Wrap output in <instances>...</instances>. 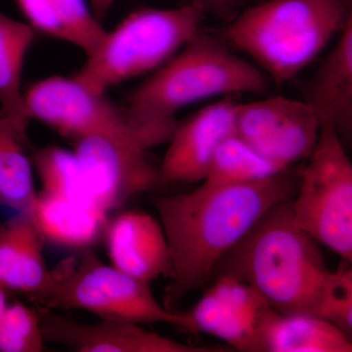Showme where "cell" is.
<instances>
[{"label":"cell","instance_id":"1","mask_svg":"<svg viewBox=\"0 0 352 352\" xmlns=\"http://www.w3.org/2000/svg\"><path fill=\"white\" fill-rule=\"evenodd\" d=\"M291 168L261 182L201 184L188 193L153 199L173 265L163 298L166 309L177 311L191 292L214 277L219 261L270 208L295 196L298 175Z\"/></svg>","mask_w":352,"mask_h":352},{"label":"cell","instance_id":"2","mask_svg":"<svg viewBox=\"0 0 352 352\" xmlns=\"http://www.w3.org/2000/svg\"><path fill=\"white\" fill-rule=\"evenodd\" d=\"M291 200L270 208L219 261L214 274L245 282L280 314L318 316L330 270L316 241L294 221Z\"/></svg>","mask_w":352,"mask_h":352},{"label":"cell","instance_id":"10","mask_svg":"<svg viewBox=\"0 0 352 352\" xmlns=\"http://www.w3.org/2000/svg\"><path fill=\"white\" fill-rule=\"evenodd\" d=\"M320 129L305 100L275 96L236 108L235 133L282 170L309 157Z\"/></svg>","mask_w":352,"mask_h":352},{"label":"cell","instance_id":"16","mask_svg":"<svg viewBox=\"0 0 352 352\" xmlns=\"http://www.w3.org/2000/svg\"><path fill=\"white\" fill-rule=\"evenodd\" d=\"M303 100L314 109L321 126H333L342 142L349 141L352 131V19L312 76Z\"/></svg>","mask_w":352,"mask_h":352},{"label":"cell","instance_id":"18","mask_svg":"<svg viewBox=\"0 0 352 352\" xmlns=\"http://www.w3.org/2000/svg\"><path fill=\"white\" fill-rule=\"evenodd\" d=\"M27 23L46 36L91 54L107 30L85 0H16Z\"/></svg>","mask_w":352,"mask_h":352},{"label":"cell","instance_id":"12","mask_svg":"<svg viewBox=\"0 0 352 352\" xmlns=\"http://www.w3.org/2000/svg\"><path fill=\"white\" fill-rule=\"evenodd\" d=\"M268 307L251 286L220 275L186 314L194 333L214 336L239 351L259 352V325Z\"/></svg>","mask_w":352,"mask_h":352},{"label":"cell","instance_id":"13","mask_svg":"<svg viewBox=\"0 0 352 352\" xmlns=\"http://www.w3.org/2000/svg\"><path fill=\"white\" fill-rule=\"evenodd\" d=\"M237 104L215 102L178 122L159 166L162 184L203 182L220 143L235 133Z\"/></svg>","mask_w":352,"mask_h":352},{"label":"cell","instance_id":"8","mask_svg":"<svg viewBox=\"0 0 352 352\" xmlns=\"http://www.w3.org/2000/svg\"><path fill=\"white\" fill-rule=\"evenodd\" d=\"M168 141L166 134L147 127L74 140L73 152L96 207L107 214L162 184L159 166L149 151Z\"/></svg>","mask_w":352,"mask_h":352},{"label":"cell","instance_id":"9","mask_svg":"<svg viewBox=\"0 0 352 352\" xmlns=\"http://www.w3.org/2000/svg\"><path fill=\"white\" fill-rule=\"evenodd\" d=\"M24 102L30 120L73 141L89 134L149 127L135 122L126 107L113 104L106 94L90 89L74 76H50L34 83L24 92Z\"/></svg>","mask_w":352,"mask_h":352},{"label":"cell","instance_id":"22","mask_svg":"<svg viewBox=\"0 0 352 352\" xmlns=\"http://www.w3.org/2000/svg\"><path fill=\"white\" fill-rule=\"evenodd\" d=\"M32 166L43 185L41 193L100 210L92 200L82 168L73 151L56 146L44 147L34 155Z\"/></svg>","mask_w":352,"mask_h":352},{"label":"cell","instance_id":"14","mask_svg":"<svg viewBox=\"0 0 352 352\" xmlns=\"http://www.w3.org/2000/svg\"><path fill=\"white\" fill-rule=\"evenodd\" d=\"M111 264L129 276L151 283L170 278L173 265L161 222L142 210H124L103 233Z\"/></svg>","mask_w":352,"mask_h":352},{"label":"cell","instance_id":"24","mask_svg":"<svg viewBox=\"0 0 352 352\" xmlns=\"http://www.w3.org/2000/svg\"><path fill=\"white\" fill-rule=\"evenodd\" d=\"M44 342L38 311L18 300L9 302L0 324V352H41Z\"/></svg>","mask_w":352,"mask_h":352},{"label":"cell","instance_id":"20","mask_svg":"<svg viewBox=\"0 0 352 352\" xmlns=\"http://www.w3.org/2000/svg\"><path fill=\"white\" fill-rule=\"evenodd\" d=\"M36 32L29 23L0 12V116L24 129L31 120L25 109L23 69Z\"/></svg>","mask_w":352,"mask_h":352},{"label":"cell","instance_id":"7","mask_svg":"<svg viewBox=\"0 0 352 352\" xmlns=\"http://www.w3.org/2000/svg\"><path fill=\"white\" fill-rule=\"evenodd\" d=\"M307 159L298 170V188L291 200L294 221L342 261L351 263L352 164L333 126H321Z\"/></svg>","mask_w":352,"mask_h":352},{"label":"cell","instance_id":"29","mask_svg":"<svg viewBox=\"0 0 352 352\" xmlns=\"http://www.w3.org/2000/svg\"><path fill=\"white\" fill-rule=\"evenodd\" d=\"M8 296L9 292L0 287V324H1L2 319H3L4 314H6V308L9 305Z\"/></svg>","mask_w":352,"mask_h":352},{"label":"cell","instance_id":"5","mask_svg":"<svg viewBox=\"0 0 352 352\" xmlns=\"http://www.w3.org/2000/svg\"><path fill=\"white\" fill-rule=\"evenodd\" d=\"M205 10L196 2L175 8H143L126 16L74 75L100 94L144 75L175 56L197 32Z\"/></svg>","mask_w":352,"mask_h":352},{"label":"cell","instance_id":"3","mask_svg":"<svg viewBox=\"0 0 352 352\" xmlns=\"http://www.w3.org/2000/svg\"><path fill=\"white\" fill-rule=\"evenodd\" d=\"M268 80L224 39L201 29L132 92L126 109L139 124L173 133L180 109L219 95L264 94Z\"/></svg>","mask_w":352,"mask_h":352},{"label":"cell","instance_id":"28","mask_svg":"<svg viewBox=\"0 0 352 352\" xmlns=\"http://www.w3.org/2000/svg\"><path fill=\"white\" fill-rule=\"evenodd\" d=\"M11 124H13L11 120L6 119V118L0 116V166H1V153L2 149H3L4 140H6L7 131H8Z\"/></svg>","mask_w":352,"mask_h":352},{"label":"cell","instance_id":"27","mask_svg":"<svg viewBox=\"0 0 352 352\" xmlns=\"http://www.w3.org/2000/svg\"><path fill=\"white\" fill-rule=\"evenodd\" d=\"M116 1L117 0H89L90 8H91L95 17L100 21Z\"/></svg>","mask_w":352,"mask_h":352},{"label":"cell","instance_id":"19","mask_svg":"<svg viewBox=\"0 0 352 352\" xmlns=\"http://www.w3.org/2000/svg\"><path fill=\"white\" fill-rule=\"evenodd\" d=\"M32 215L44 241L85 250L103 235L107 214L75 201L36 193Z\"/></svg>","mask_w":352,"mask_h":352},{"label":"cell","instance_id":"23","mask_svg":"<svg viewBox=\"0 0 352 352\" xmlns=\"http://www.w3.org/2000/svg\"><path fill=\"white\" fill-rule=\"evenodd\" d=\"M25 129L11 124L7 131L0 166V203L31 210L36 200L31 160L25 154Z\"/></svg>","mask_w":352,"mask_h":352},{"label":"cell","instance_id":"17","mask_svg":"<svg viewBox=\"0 0 352 352\" xmlns=\"http://www.w3.org/2000/svg\"><path fill=\"white\" fill-rule=\"evenodd\" d=\"M259 352H351V340L330 322L268 307L258 331Z\"/></svg>","mask_w":352,"mask_h":352},{"label":"cell","instance_id":"15","mask_svg":"<svg viewBox=\"0 0 352 352\" xmlns=\"http://www.w3.org/2000/svg\"><path fill=\"white\" fill-rule=\"evenodd\" d=\"M43 238L31 210L18 212L0 223V287L31 302L50 284L51 270L43 256Z\"/></svg>","mask_w":352,"mask_h":352},{"label":"cell","instance_id":"25","mask_svg":"<svg viewBox=\"0 0 352 352\" xmlns=\"http://www.w3.org/2000/svg\"><path fill=\"white\" fill-rule=\"evenodd\" d=\"M351 263L342 261L335 271H329L318 316L340 329L351 339L352 333Z\"/></svg>","mask_w":352,"mask_h":352},{"label":"cell","instance_id":"21","mask_svg":"<svg viewBox=\"0 0 352 352\" xmlns=\"http://www.w3.org/2000/svg\"><path fill=\"white\" fill-rule=\"evenodd\" d=\"M236 133L217 147L203 184L236 185L261 182L283 171Z\"/></svg>","mask_w":352,"mask_h":352},{"label":"cell","instance_id":"6","mask_svg":"<svg viewBox=\"0 0 352 352\" xmlns=\"http://www.w3.org/2000/svg\"><path fill=\"white\" fill-rule=\"evenodd\" d=\"M32 302L50 310H85L100 319L162 322L193 333L186 312L166 309L153 295L149 283L102 263L89 249L51 270L50 284Z\"/></svg>","mask_w":352,"mask_h":352},{"label":"cell","instance_id":"4","mask_svg":"<svg viewBox=\"0 0 352 352\" xmlns=\"http://www.w3.org/2000/svg\"><path fill=\"white\" fill-rule=\"evenodd\" d=\"M349 19L344 0H268L238 13L223 39L282 85L312 63Z\"/></svg>","mask_w":352,"mask_h":352},{"label":"cell","instance_id":"11","mask_svg":"<svg viewBox=\"0 0 352 352\" xmlns=\"http://www.w3.org/2000/svg\"><path fill=\"white\" fill-rule=\"evenodd\" d=\"M45 342L76 352H217V346L182 344L146 330L134 322L100 319L82 323L43 308L38 311Z\"/></svg>","mask_w":352,"mask_h":352},{"label":"cell","instance_id":"26","mask_svg":"<svg viewBox=\"0 0 352 352\" xmlns=\"http://www.w3.org/2000/svg\"><path fill=\"white\" fill-rule=\"evenodd\" d=\"M244 0H194L205 12H210L219 19L230 22L238 15Z\"/></svg>","mask_w":352,"mask_h":352}]
</instances>
